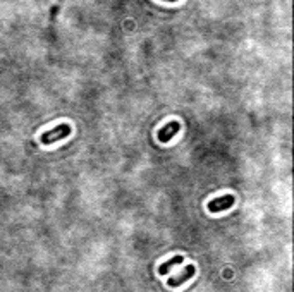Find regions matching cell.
<instances>
[{"label": "cell", "instance_id": "obj_1", "mask_svg": "<svg viewBox=\"0 0 294 292\" xmlns=\"http://www.w3.org/2000/svg\"><path fill=\"white\" fill-rule=\"evenodd\" d=\"M71 134V126L69 124H61V126L53 127V129L47 131L45 134L42 136V143L43 145H52V143H55L58 140H62V138H67Z\"/></svg>", "mask_w": 294, "mask_h": 292}, {"label": "cell", "instance_id": "obj_2", "mask_svg": "<svg viewBox=\"0 0 294 292\" xmlns=\"http://www.w3.org/2000/svg\"><path fill=\"white\" fill-rule=\"evenodd\" d=\"M236 201V198L232 194H224V196H219V198H213L212 201L208 203V210L212 213H219V211H224L227 208H231Z\"/></svg>", "mask_w": 294, "mask_h": 292}, {"label": "cell", "instance_id": "obj_3", "mask_svg": "<svg viewBox=\"0 0 294 292\" xmlns=\"http://www.w3.org/2000/svg\"><path fill=\"white\" fill-rule=\"evenodd\" d=\"M194 271H196V270H194V265H188L183 271H181L179 275L170 277L167 284H169L170 287H179V285H183L184 282H188V280L191 279V277L194 275Z\"/></svg>", "mask_w": 294, "mask_h": 292}, {"label": "cell", "instance_id": "obj_4", "mask_svg": "<svg viewBox=\"0 0 294 292\" xmlns=\"http://www.w3.org/2000/svg\"><path fill=\"white\" fill-rule=\"evenodd\" d=\"M179 129H181V124H179L178 121L169 122L167 126H164V127H162V129L159 131V141L169 143L170 138H172L175 132H179Z\"/></svg>", "mask_w": 294, "mask_h": 292}, {"label": "cell", "instance_id": "obj_5", "mask_svg": "<svg viewBox=\"0 0 294 292\" xmlns=\"http://www.w3.org/2000/svg\"><path fill=\"white\" fill-rule=\"evenodd\" d=\"M183 261H184V256H181V255L174 256V258H170L169 261H165V263H162V265L159 266V274H160V275H165V274H169V271L172 270L175 265L183 263Z\"/></svg>", "mask_w": 294, "mask_h": 292}, {"label": "cell", "instance_id": "obj_6", "mask_svg": "<svg viewBox=\"0 0 294 292\" xmlns=\"http://www.w3.org/2000/svg\"><path fill=\"white\" fill-rule=\"evenodd\" d=\"M169 2H178V0H169Z\"/></svg>", "mask_w": 294, "mask_h": 292}]
</instances>
